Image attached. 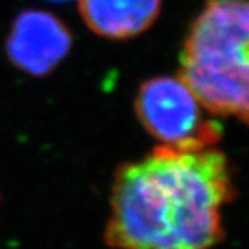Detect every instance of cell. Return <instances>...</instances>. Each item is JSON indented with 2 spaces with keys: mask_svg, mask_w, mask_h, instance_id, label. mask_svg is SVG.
Here are the masks:
<instances>
[{
  "mask_svg": "<svg viewBox=\"0 0 249 249\" xmlns=\"http://www.w3.org/2000/svg\"><path fill=\"white\" fill-rule=\"evenodd\" d=\"M233 194L221 152L156 147L116 173L105 242L114 249H212Z\"/></svg>",
  "mask_w": 249,
  "mask_h": 249,
  "instance_id": "cell-1",
  "label": "cell"
},
{
  "mask_svg": "<svg viewBox=\"0 0 249 249\" xmlns=\"http://www.w3.org/2000/svg\"><path fill=\"white\" fill-rule=\"evenodd\" d=\"M179 78L212 114L249 123V0H207L185 39Z\"/></svg>",
  "mask_w": 249,
  "mask_h": 249,
  "instance_id": "cell-2",
  "label": "cell"
},
{
  "mask_svg": "<svg viewBox=\"0 0 249 249\" xmlns=\"http://www.w3.org/2000/svg\"><path fill=\"white\" fill-rule=\"evenodd\" d=\"M135 113L147 132L171 149L204 150L221 138L219 123L203 116L201 104L180 78L146 81L138 90Z\"/></svg>",
  "mask_w": 249,
  "mask_h": 249,
  "instance_id": "cell-3",
  "label": "cell"
},
{
  "mask_svg": "<svg viewBox=\"0 0 249 249\" xmlns=\"http://www.w3.org/2000/svg\"><path fill=\"white\" fill-rule=\"evenodd\" d=\"M71 48L66 27L54 15L44 11H26L17 17L6 51L12 63L33 75L54 68Z\"/></svg>",
  "mask_w": 249,
  "mask_h": 249,
  "instance_id": "cell-4",
  "label": "cell"
},
{
  "mask_svg": "<svg viewBox=\"0 0 249 249\" xmlns=\"http://www.w3.org/2000/svg\"><path fill=\"white\" fill-rule=\"evenodd\" d=\"M78 8L92 32L124 39L137 36L156 20L161 0H78Z\"/></svg>",
  "mask_w": 249,
  "mask_h": 249,
  "instance_id": "cell-5",
  "label": "cell"
},
{
  "mask_svg": "<svg viewBox=\"0 0 249 249\" xmlns=\"http://www.w3.org/2000/svg\"><path fill=\"white\" fill-rule=\"evenodd\" d=\"M54 2H62V0H54Z\"/></svg>",
  "mask_w": 249,
  "mask_h": 249,
  "instance_id": "cell-6",
  "label": "cell"
}]
</instances>
